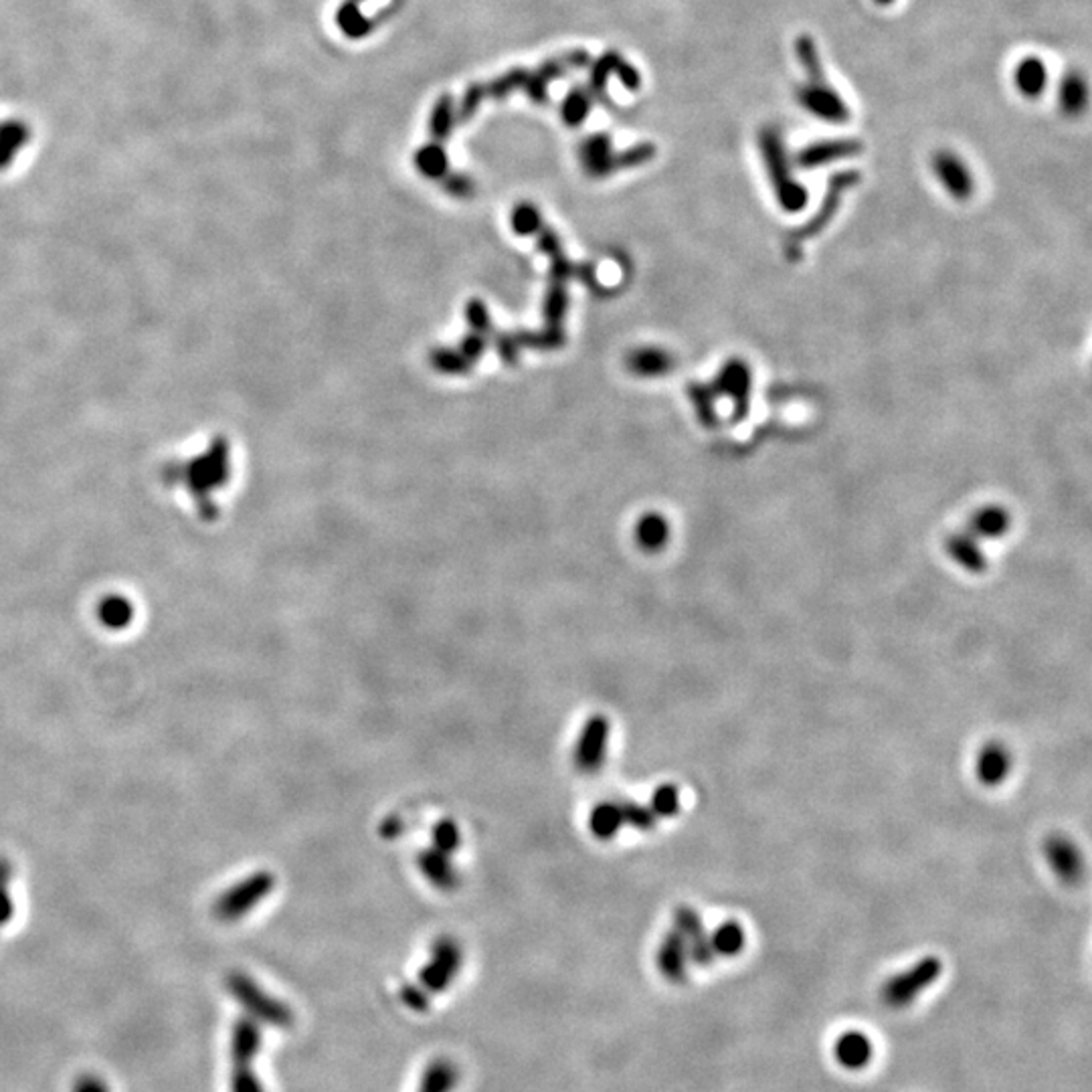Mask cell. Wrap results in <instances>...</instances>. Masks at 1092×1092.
<instances>
[{
	"mask_svg": "<svg viewBox=\"0 0 1092 1092\" xmlns=\"http://www.w3.org/2000/svg\"><path fill=\"white\" fill-rule=\"evenodd\" d=\"M399 996H401V1002L413 1012L423 1014V1012L429 1010V994L421 986H413V983H403Z\"/></svg>",
	"mask_w": 1092,
	"mask_h": 1092,
	"instance_id": "cell-41",
	"label": "cell"
},
{
	"mask_svg": "<svg viewBox=\"0 0 1092 1092\" xmlns=\"http://www.w3.org/2000/svg\"><path fill=\"white\" fill-rule=\"evenodd\" d=\"M587 62H589V55L585 51H575V53H567V55H563V58H557L549 64H544L534 73L516 69V71H510L508 75H504L502 79H496L494 83L474 85V87L468 89V93H466V97L460 105L458 122H468L483 99H494V97L500 99L508 91H514V89H524L534 101L544 103L546 101V85H549L555 77H561V75H565L567 71H571L575 68H583Z\"/></svg>",
	"mask_w": 1092,
	"mask_h": 1092,
	"instance_id": "cell-1",
	"label": "cell"
},
{
	"mask_svg": "<svg viewBox=\"0 0 1092 1092\" xmlns=\"http://www.w3.org/2000/svg\"><path fill=\"white\" fill-rule=\"evenodd\" d=\"M947 553L951 559L969 573H983L988 567L986 555L981 553L977 542L967 534H955L947 540Z\"/></svg>",
	"mask_w": 1092,
	"mask_h": 1092,
	"instance_id": "cell-24",
	"label": "cell"
},
{
	"mask_svg": "<svg viewBox=\"0 0 1092 1092\" xmlns=\"http://www.w3.org/2000/svg\"><path fill=\"white\" fill-rule=\"evenodd\" d=\"M536 235H538V249H540L542 253H546L549 257H555V255L561 253V241H559V237L555 235V231L542 227Z\"/></svg>",
	"mask_w": 1092,
	"mask_h": 1092,
	"instance_id": "cell-45",
	"label": "cell"
},
{
	"mask_svg": "<svg viewBox=\"0 0 1092 1092\" xmlns=\"http://www.w3.org/2000/svg\"><path fill=\"white\" fill-rule=\"evenodd\" d=\"M494 342H496V348L502 356V360L506 364H516L518 360V352H520V344L516 341V337H510V335H494Z\"/></svg>",
	"mask_w": 1092,
	"mask_h": 1092,
	"instance_id": "cell-43",
	"label": "cell"
},
{
	"mask_svg": "<svg viewBox=\"0 0 1092 1092\" xmlns=\"http://www.w3.org/2000/svg\"><path fill=\"white\" fill-rule=\"evenodd\" d=\"M261 1024L243 1016L231 1027V1092H265L253 1062L261 1050Z\"/></svg>",
	"mask_w": 1092,
	"mask_h": 1092,
	"instance_id": "cell-3",
	"label": "cell"
},
{
	"mask_svg": "<svg viewBox=\"0 0 1092 1092\" xmlns=\"http://www.w3.org/2000/svg\"><path fill=\"white\" fill-rule=\"evenodd\" d=\"M417 866L423 877L442 892H454L460 887V877L448 854L440 850H423L417 856Z\"/></svg>",
	"mask_w": 1092,
	"mask_h": 1092,
	"instance_id": "cell-13",
	"label": "cell"
},
{
	"mask_svg": "<svg viewBox=\"0 0 1092 1092\" xmlns=\"http://www.w3.org/2000/svg\"><path fill=\"white\" fill-rule=\"evenodd\" d=\"M464 965V951L454 937H437L431 959L419 971V983L427 994L446 992Z\"/></svg>",
	"mask_w": 1092,
	"mask_h": 1092,
	"instance_id": "cell-6",
	"label": "cell"
},
{
	"mask_svg": "<svg viewBox=\"0 0 1092 1092\" xmlns=\"http://www.w3.org/2000/svg\"><path fill=\"white\" fill-rule=\"evenodd\" d=\"M97 619L103 627L120 631L134 621V608L126 597L109 595V597H103L101 604L97 606Z\"/></svg>",
	"mask_w": 1092,
	"mask_h": 1092,
	"instance_id": "cell-25",
	"label": "cell"
},
{
	"mask_svg": "<svg viewBox=\"0 0 1092 1092\" xmlns=\"http://www.w3.org/2000/svg\"><path fill=\"white\" fill-rule=\"evenodd\" d=\"M747 935L745 928L737 920L723 922L717 931L710 935V945L717 957H735L745 949Z\"/></svg>",
	"mask_w": 1092,
	"mask_h": 1092,
	"instance_id": "cell-26",
	"label": "cell"
},
{
	"mask_svg": "<svg viewBox=\"0 0 1092 1092\" xmlns=\"http://www.w3.org/2000/svg\"><path fill=\"white\" fill-rule=\"evenodd\" d=\"M719 389L735 401V407L741 409V415L747 413L749 395H751V370L741 360H731L725 364L719 376Z\"/></svg>",
	"mask_w": 1092,
	"mask_h": 1092,
	"instance_id": "cell-16",
	"label": "cell"
},
{
	"mask_svg": "<svg viewBox=\"0 0 1092 1092\" xmlns=\"http://www.w3.org/2000/svg\"><path fill=\"white\" fill-rule=\"evenodd\" d=\"M610 735L612 723L604 715H593L585 723L575 747V764L581 773H595L604 767Z\"/></svg>",
	"mask_w": 1092,
	"mask_h": 1092,
	"instance_id": "cell-7",
	"label": "cell"
},
{
	"mask_svg": "<svg viewBox=\"0 0 1092 1092\" xmlns=\"http://www.w3.org/2000/svg\"><path fill=\"white\" fill-rule=\"evenodd\" d=\"M542 218L534 205L520 203L512 212V229L518 235H536L542 229Z\"/></svg>",
	"mask_w": 1092,
	"mask_h": 1092,
	"instance_id": "cell-36",
	"label": "cell"
},
{
	"mask_svg": "<svg viewBox=\"0 0 1092 1092\" xmlns=\"http://www.w3.org/2000/svg\"><path fill=\"white\" fill-rule=\"evenodd\" d=\"M856 152H858V144L850 142V140L819 142V144H811L809 148H805L797 156V162L801 164L803 169H815V167H824V164H830L834 160L852 156Z\"/></svg>",
	"mask_w": 1092,
	"mask_h": 1092,
	"instance_id": "cell-18",
	"label": "cell"
},
{
	"mask_svg": "<svg viewBox=\"0 0 1092 1092\" xmlns=\"http://www.w3.org/2000/svg\"><path fill=\"white\" fill-rule=\"evenodd\" d=\"M403 830H405V824L401 822V817L391 815V817L385 819V822L380 824V830H378V832H380V836L385 838V840H393V838L401 836Z\"/></svg>",
	"mask_w": 1092,
	"mask_h": 1092,
	"instance_id": "cell-47",
	"label": "cell"
},
{
	"mask_svg": "<svg viewBox=\"0 0 1092 1092\" xmlns=\"http://www.w3.org/2000/svg\"><path fill=\"white\" fill-rule=\"evenodd\" d=\"M452 122H454V112H452V99L450 95H444L440 99V103L435 105L433 109V118H431V134L435 136L437 142H442L450 136L452 132Z\"/></svg>",
	"mask_w": 1092,
	"mask_h": 1092,
	"instance_id": "cell-38",
	"label": "cell"
},
{
	"mask_svg": "<svg viewBox=\"0 0 1092 1092\" xmlns=\"http://www.w3.org/2000/svg\"><path fill=\"white\" fill-rule=\"evenodd\" d=\"M458 1080L460 1070L452 1060L435 1058L425 1066L417 1092H454Z\"/></svg>",
	"mask_w": 1092,
	"mask_h": 1092,
	"instance_id": "cell-19",
	"label": "cell"
},
{
	"mask_svg": "<svg viewBox=\"0 0 1092 1092\" xmlns=\"http://www.w3.org/2000/svg\"><path fill=\"white\" fill-rule=\"evenodd\" d=\"M13 874H15L13 862L5 856H0V928L7 926L15 916V900L11 892Z\"/></svg>",
	"mask_w": 1092,
	"mask_h": 1092,
	"instance_id": "cell-29",
	"label": "cell"
},
{
	"mask_svg": "<svg viewBox=\"0 0 1092 1092\" xmlns=\"http://www.w3.org/2000/svg\"><path fill=\"white\" fill-rule=\"evenodd\" d=\"M670 538V526L662 514L647 512L635 524V542L645 553L662 551Z\"/></svg>",
	"mask_w": 1092,
	"mask_h": 1092,
	"instance_id": "cell-20",
	"label": "cell"
},
{
	"mask_svg": "<svg viewBox=\"0 0 1092 1092\" xmlns=\"http://www.w3.org/2000/svg\"><path fill=\"white\" fill-rule=\"evenodd\" d=\"M1058 97H1060V105L1066 114H1078L1080 109L1086 105V83L1080 75L1072 73L1068 75L1064 81H1062V87L1058 91Z\"/></svg>",
	"mask_w": 1092,
	"mask_h": 1092,
	"instance_id": "cell-31",
	"label": "cell"
},
{
	"mask_svg": "<svg viewBox=\"0 0 1092 1092\" xmlns=\"http://www.w3.org/2000/svg\"><path fill=\"white\" fill-rule=\"evenodd\" d=\"M444 187L448 189V193L452 197H458V199H468L474 193V183L468 177H462V175H454V177L446 179Z\"/></svg>",
	"mask_w": 1092,
	"mask_h": 1092,
	"instance_id": "cell-44",
	"label": "cell"
},
{
	"mask_svg": "<svg viewBox=\"0 0 1092 1092\" xmlns=\"http://www.w3.org/2000/svg\"><path fill=\"white\" fill-rule=\"evenodd\" d=\"M649 809L655 813V817H674L680 811V791L676 785L666 783L660 785L651 795Z\"/></svg>",
	"mask_w": 1092,
	"mask_h": 1092,
	"instance_id": "cell-34",
	"label": "cell"
},
{
	"mask_svg": "<svg viewBox=\"0 0 1092 1092\" xmlns=\"http://www.w3.org/2000/svg\"><path fill=\"white\" fill-rule=\"evenodd\" d=\"M1012 771V754L1002 743H988L977 754L975 775L986 787H996Z\"/></svg>",
	"mask_w": 1092,
	"mask_h": 1092,
	"instance_id": "cell-12",
	"label": "cell"
},
{
	"mask_svg": "<svg viewBox=\"0 0 1092 1092\" xmlns=\"http://www.w3.org/2000/svg\"><path fill=\"white\" fill-rule=\"evenodd\" d=\"M1046 860L1056 874V879L1064 885L1080 883L1084 874V860L1078 846L1066 836H1050L1044 844Z\"/></svg>",
	"mask_w": 1092,
	"mask_h": 1092,
	"instance_id": "cell-9",
	"label": "cell"
},
{
	"mask_svg": "<svg viewBox=\"0 0 1092 1092\" xmlns=\"http://www.w3.org/2000/svg\"><path fill=\"white\" fill-rule=\"evenodd\" d=\"M676 931L684 937L688 947V959L700 967H708L717 959L713 945H710V935L706 933L704 922L700 914L692 906H678L674 912Z\"/></svg>",
	"mask_w": 1092,
	"mask_h": 1092,
	"instance_id": "cell-8",
	"label": "cell"
},
{
	"mask_svg": "<svg viewBox=\"0 0 1092 1092\" xmlns=\"http://www.w3.org/2000/svg\"><path fill=\"white\" fill-rule=\"evenodd\" d=\"M799 101L813 116L822 118L826 122L842 124L850 118V109L846 101L832 87H828L824 79L811 81L807 87H803L799 93Z\"/></svg>",
	"mask_w": 1092,
	"mask_h": 1092,
	"instance_id": "cell-10",
	"label": "cell"
},
{
	"mask_svg": "<svg viewBox=\"0 0 1092 1092\" xmlns=\"http://www.w3.org/2000/svg\"><path fill=\"white\" fill-rule=\"evenodd\" d=\"M415 164H417L419 173L427 179L440 181V179L448 177V154L440 146V142L421 148L415 156Z\"/></svg>",
	"mask_w": 1092,
	"mask_h": 1092,
	"instance_id": "cell-28",
	"label": "cell"
},
{
	"mask_svg": "<svg viewBox=\"0 0 1092 1092\" xmlns=\"http://www.w3.org/2000/svg\"><path fill=\"white\" fill-rule=\"evenodd\" d=\"M874 3H877V5H883V7H888V5H892V3H894V0H874Z\"/></svg>",
	"mask_w": 1092,
	"mask_h": 1092,
	"instance_id": "cell-48",
	"label": "cell"
},
{
	"mask_svg": "<svg viewBox=\"0 0 1092 1092\" xmlns=\"http://www.w3.org/2000/svg\"><path fill=\"white\" fill-rule=\"evenodd\" d=\"M688 395L692 397L694 405H696V411L700 415V421L704 425H713L715 421V405H713V393H710L708 387H700V385H692Z\"/></svg>",
	"mask_w": 1092,
	"mask_h": 1092,
	"instance_id": "cell-39",
	"label": "cell"
},
{
	"mask_svg": "<svg viewBox=\"0 0 1092 1092\" xmlns=\"http://www.w3.org/2000/svg\"><path fill=\"white\" fill-rule=\"evenodd\" d=\"M834 1056L838 1064H842L848 1070H862L872 1062L874 1046L870 1037L858 1029L844 1031L834 1046Z\"/></svg>",
	"mask_w": 1092,
	"mask_h": 1092,
	"instance_id": "cell-15",
	"label": "cell"
},
{
	"mask_svg": "<svg viewBox=\"0 0 1092 1092\" xmlns=\"http://www.w3.org/2000/svg\"><path fill=\"white\" fill-rule=\"evenodd\" d=\"M31 140V126L21 120L0 122V171L9 169L17 152Z\"/></svg>",
	"mask_w": 1092,
	"mask_h": 1092,
	"instance_id": "cell-21",
	"label": "cell"
},
{
	"mask_svg": "<svg viewBox=\"0 0 1092 1092\" xmlns=\"http://www.w3.org/2000/svg\"><path fill=\"white\" fill-rule=\"evenodd\" d=\"M73 1092H109V1088L101 1078H97L93 1074H85V1076L77 1078V1082L73 1086Z\"/></svg>",
	"mask_w": 1092,
	"mask_h": 1092,
	"instance_id": "cell-46",
	"label": "cell"
},
{
	"mask_svg": "<svg viewBox=\"0 0 1092 1092\" xmlns=\"http://www.w3.org/2000/svg\"><path fill=\"white\" fill-rule=\"evenodd\" d=\"M1014 81L1022 95L1035 99L1037 95H1042L1048 85L1046 64L1040 58H1033V55L1024 58L1014 71Z\"/></svg>",
	"mask_w": 1092,
	"mask_h": 1092,
	"instance_id": "cell-17",
	"label": "cell"
},
{
	"mask_svg": "<svg viewBox=\"0 0 1092 1092\" xmlns=\"http://www.w3.org/2000/svg\"><path fill=\"white\" fill-rule=\"evenodd\" d=\"M623 828L619 805L614 801H601L591 809L589 830L597 840H612Z\"/></svg>",
	"mask_w": 1092,
	"mask_h": 1092,
	"instance_id": "cell-22",
	"label": "cell"
},
{
	"mask_svg": "<svg viewBox=\"0 0 1092 1092\" xmlns=\"http://www.w3.org/2000/svg\"><path fill=\"white\" fill-rule=\"evenodd\" d=\"M431 364L444 374H468L474 366L460 354V350H450V348L433 350Z\"/></svg>",
	"mask_w": 1092,
	"mask_h": 1092,
	"instance_id": "cell-35",
	"label": "cell"
},
{
	"mask_svg": "<svg viewBox=\"0 0 1092 1092\" xmlns=\"http://www.w3.org/2000/svg\"><path fill=\"white\" fill-rule=\"evenodd\" d=\"M1010 528V516L1000 506H986L973 514L971 518V530L975 536L983 538H1000Z\"/></svg>",
	"mask_w": 1092,
	"mask_h": 1092,
	"instance_id": "cell-27",
	"label": "cell"
},
{
	"mask_svg": "<svg viewBox=\"0 0 1092 1092\" xmlns=\"http://www.w3.org/2000/svg\"><path fill=\"white\" fill-rule=\"evenodd\" d=\"M276 888V877L267 870L249 874L241 883L229 887L212 902V916L221 922H237L249 914Z\"/></svg>",
	"mask_w": 1092,
	"mask_h": 1092,
	"instance_id": "cell-4",
	"label": "cell"
},
{
	"mask_svg": "<svg viewBox=\"0 0 1092 1092\" xmlns=\"http://www.w3.org/2000/svg\"><path fill=\"white\" fill-rule=\"evenodd\" d=\"M567 308H569V296H567L565 284L553 282V286L549 288V292H546L544 304H542V314H544L546 326H559L561 328V322L567 314Z\"/></svg>",
	"mask_w": 1092,
	"mask_h": 1092,
	"instance_id": "cell-30",
	"label": "cell"
},
{
	"mask_svg": "<svg viewBox=\"0 0 1092 1092\" xmlns=\"http://www.w3.org/2000/svg\"><path fill=\"white\" fill-rule=\"evenodd\" d=\"M466 318L472 326V331L476 335H489L491 333V320H489V314H487V308L481 300H472L466 308Z\"/></svg>",
	"mask_w": 1092,
	"mask_h": 1092,
	"instance_id": "cell-40",
	"label": "cell"
},
{
	"mask_svg": "<svg viewBox=\"0 0 1092 1092\" xmlns=\"http://www.w3.org/2000/svg\"><path fill=\"white\" fill-rule=\"evenodd\" d=\"M943 963L939 957L928 955L914 963L904 973L890 977L881 992L883 1002L892 1010L908 1008L922 992H926L941 977Z\"/></svg>",
	"mask_w": 1092,
	"mask_h": 1092,
	"instance_id": "cell-5",
	"label": "cell"
},
{
	"mask_svg": "<svg viewBox=\"0 0 1092 1092\" xmlns=\"http://www.w3.org/2000/svg\"><path fill=\"white\" fill-rule=\"evenodd\" d=\"M433 842H435V850H440L448 856L454 854L462 844V834L456 822H452V819H442V822H437V826L433 828Z\"/></svg>",
	"mask_w": 1092,
	"mask_h": 1092,
	"instance_id": "cell-37",
	"label": "cell"
},
{
	"mask_svg": "<svg viewBox=\"0 0 1092 1092\" xmlns=\"http://www.w3.org/2000/svg\"><path fill=\"white\" fill-rule=\"evenodd\" d=\"M227 992L257 1024L288 1029L294 1025V1012L282 1000L267 994L259 983L243 971L227 975Z\"/></svg>",
	"mask_w": 1092,
	"mask_h": 1092,
	"instance_id": "cell-2",
	"label": "cell"
},
{
	"mask_svg": "<svg viewBox=\"0 0 1092 1092\" xmlns=\"http://www.w3.org/2000/svg\"><path fill=\"white\" fill-rule=\"evenodd\" d=\"M627 366L639 376H664L672 366V356L662 348H637L627 356Z\"/></svg>",
	"mask_w": 1092,
	"mask_h": 1092,
	"instance_id": "cell-23",
	"label": "cell"
},
{
	"mask_svg": "<svg viewBox=\"0 0 1092 1092\" xmlns=\"http://www.w3.org/2000/svg\"><path fill=\"white\" fill-rule=\"evenodd\" d=\"M619 805V811H621V817H623V824L631 826L633 830H639V832H649L655 828V822H658V817H655V813L645 807V805H639L635 801H629V799H623V801H617Z\"/></svg>",
	"mask_w": 1092,
	"mask_h": 1092,
	"instance_id": "cell-32",
	"label": "cell"
},
{
	"mask_svg": "<svg viewBox=\"0 0 1092 1092\" xmlns=\"http://www.w3.org/2000/svg\"><path fill=\"white\" fill-rule=\"evenodd\" d=\"M658 969L672 983H680L688 975V947L676 928L666 933L658 949Z\"/></svg>",
	"mask_w": 1092,
	"mask_h": 1092,
	"instance_id": "cell-14",
	"label": "cell"
},
{
	"mask_svg": "<svg viewBox=\"0 0 1092 1092\" xmlns=\"http://www.w3.org/2000/svg\"><path fill=\"white\" fill-rule=\"evenodd\" d=\"M933 171L943 189L957 201H965L973 195L975 183L967 164L953 152H937L933 158Z\"/></svg>",
	"mask_w": 1092,
	"mask_h": 1092,
	"instance_id": "cell-11",
	"label": "cell"
},
{
	"mask_svg": "<svg viewBox=\"0 0 1092 1092\" xmlns=\"http://www.w3.org/2000/svg\"><path fill=\"white\" fill-rule=\"evenodd\" d=\"M516 341L520 346H528L536 350H553L565 344V337L559 326H546L540 333H520L516 335Z\"/></svg>",
	"mask_w": 1092,
	"mask_h": 1092,
	"instance_id": "cell-33",
	"label": "cell"
},
{
	"mask_svg": "<svg viewBox=\"0 0 1092 1092\" xmlns=\"http://www.w3.org/2000/svg\"><path fill=\"white\" fill-rule=\"evenodd\" d=\"M483 352H485V339H483L481 335H476V333H474V335L466 337V339L462 341V344H460V354H462L470 364L478 362V360L481 358Z\"/></svg>",
	"mask_w": 1092,
	"mask_h": 1092,
	"instance_id": "cell-42",
	"label": "cell"
}]
</instances>
